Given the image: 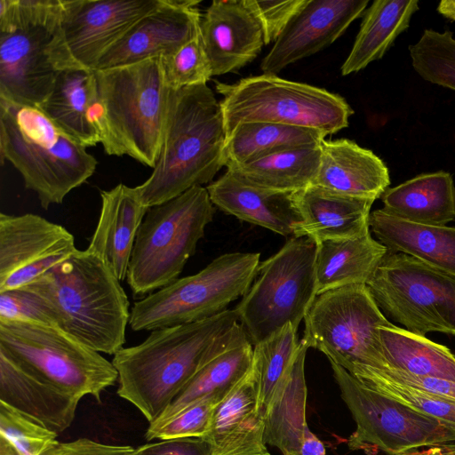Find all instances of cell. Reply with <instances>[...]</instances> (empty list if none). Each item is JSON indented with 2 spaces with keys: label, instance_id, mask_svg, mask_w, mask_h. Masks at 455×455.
<instances>
[{
  "label": "cell",
  "instance_id": "bcb514c9",
  "mask_svg": "<svg viewBox=\"0 0 455 455\" xmlns=\"http://www.w3.org/2000/svg\"><path fill=\"white\" fill-rule=\"evenodd\" d=\"M41 455H134V449L127 445H110L88 438L71 442H57Z\"/></svg>",
  "mask_w": 455,
  "mask_h": 455
},
{
  "label": "cell",
  "instance_id": "9a60e30c",
  "mask_svg": "<svg viewBox=\"0 0 455 455\" xmlns=\"http://www.w3.org/2000/svg\"><path fill=\"white\" fill-rule=\"evenodd\" d=\"M163 0H61L54 59L58 69L95 70L100 59Z\"/></svg>",
  "mask_w": 455,
  "mask_h": 455
},
{
  "label": "cell",
  "instance_id": "f907efd6",
  "mask_svg": "<svg viewBox=\"0 0 455 455\" xmlns=\"http://www.w3.org/2000/svg\"><path fill=\"white\" fill-rule=\"evenodd\" d=\"M0 455H20V453L6 437L0 435Z\"/></svg>",
  "mask_w": 455,
  "mask_h": 455
},
{
  "label": "cell",
  "instance_id": "e575fe53",
  "mask_svg": "<svg viewBox=\"0 0 455 455\" xmlns=\"http://www.w3.org/2000/svg\"><path fill=\"white\" fill-rule=\"evenodd\" d=\"M309 347L302 339L283 396L266 419V443L276 446L283 455H299L308 427L306 420L307 387L304 365Z\"/></svg>",
  "mask_w": 455,
  "mask_h": 455
},
{
  "label": "cell",
  "instance_id": "836d02e7",
  "mask_svg": "<svg viewBox=\"0 0 455 455\" xmlns=\"http://www.w3.org/2000/svg\"><path fill=\"white\" fill-rule=\"evenodd\" d=\"M326 136L318 130L280 124H239L227 138L225 166L246 164L287 148L320 144Z\"/></svg>",
  "mask_w": 455,
  "mask_h": 455
},
{
  "label": "cell",
  "instance_id": "9c48e42d",
  "mask_svg": "<svg viewBox=\"0 0 455 455\" xmlns=\"http://www.w3.org/2000/svg\"><path fill=\"white\" fill-rule=\"evenodd\" d=\"M0 353L38 380L81 400L118 380L112 362L57 326L0 321Z\"/></svg>",
  "mask_w": 455,
  "mask_h": 455
},
{
  "label": "cell",
  "instance_id": "c3c4849f",
  "mask_svg": "<svg viewBox=\"0 0 455 455\" xmlns=\"http://www.w3.org/2000/svg\"><path fill=\"white\" fill-rule=\"evenodd\" d=\"M403 455H455V443L413 451Z\"/></svg>",
  "mask_w": 455,
  "mask_h": 455
},
{
  "label": "cell",
  "instance_id": "5b68a950",
  "mask_svg": "<svg viewBox=\"0 0 455 455\" xmlns=\"http://www.w3.org/2000/svg\"><path fill=\"white\" fill-rule=\"evenodd\" d=\"M95 73L105 153L126 155L154 168L164 138L170 92L160 58Z\"/></svg>",
  "mask_w": 455,
  "mask_h": 455
},
{
  "label": "cell",
  "instance_id": "7bdbcfd3",
  "mask_svg": "<svg viewBox=\"0 0 455 455\" xmlns=\"http://www.w3.org/2000/svg\"><path fill=\"white\" fill-rule=\"evenodd\" d=\"M243 1L261 26L265 44L275 43L290 21L307 3V0Z\"/></svg>",
  "mask_w": 455,
  "mask_h": 455
},
{
  "label": "cell",
  "instance_id": "8fae6325",
  "mask_svg": "<svg viewBox=\"0 0 455 455\" xmlns=\"http://www.w3.org/2000/svg\"><path fill=\"white\" fill-rule=\"evenodd\" d=\"M316 244L308 238L289 239L259 263L257 275L235 310L254 346L283 326L296 330L317 296Z\"/></svg>",
  "mask_w": 455,
  "mask_h": 455
},
{
  "label": "cell",
  "instance_id": "4fadbf2b",
  "mask_svg": "<svg viewBox=\"0 0 455 455\" xmlns=\"http://www.w3.org/2000/svg\"><path fill=\"white\" fill-rule=\"evenodd\" d=\"M303 339L347 371L356 365L386 366L379 328L392 323L366 284H352L318 294L305 318Z\"/></svg>",
  "mask_w": 455,
  "mask_h": 455
},
{
  "label": "cell",
  "instance_id": "30bf717a",
  "mask_svg": "<svg viewBox=\"0 0 455 455\" xmlns=\"http://www.w3.org/2000/svg\"><path fill=\"white\" fill-rule=\"evenodd\" d=\"M259 259V252L225 253L198 273L145 296L131 309V329L152 331L201 322L226 311L251 286Z\"/></svg>",
  "mask_w": 455,
  "mask_h": 455
},
{
  "label": "cell",
  "instance_id": "484cf974",
  "mask_svg": "<svg viewBox=\"0 0 455 455\" xmlns=\"http://www.w3.org/2000/svg\"><path fill=\"white\" fill-rule=\"evenodd\" d=\"M369 226L388 252L410 255L455 275V227L407 221L383 208L371 212Z\"/></svg>",
  "mask_w": 455,
  "mask_h": 455
},
{
  "label": "cell",
  "instance_id": "8d00e7d4",
  "mask_svg": "<svg viewBox=\"0 0 455 455\" xmlns=\"http://www.w3.org/2000/svg\"><path fill=\"white\" fill-rule=\"evenodd\" d=\"M408 49L411 66L422 79L455 91V36L451 30L426 28Z\"/></svg>",
  "mask_w": 455,
  "mask_h": 455
},
{
  "label": "cell",
  "instance_id": "7402d4cb",
  "mask_svg": "<svg viewBox=\"0 0 455 455\" xmlns=\"http://www.w3.org/2000/svg\"><path fill=\"white\" fill-rule=\"evenodd\" d=\"M213 205L241 220L283 236H294L300 221L292 193L257 187L227 170L207 187Z\"/></svg>",
  "mask_w": 455,
  "mask_h": 455
},
{
  "label": "cell",
  "instance_id": "f1b7e54d",
  "mask_svg": "<svg viewBox=\"0 0 455 455\" xmlns=\"http://www.w3.org/2000/svg\"><path fill=\"white\" fill-rule=\"evenodd\" d=\"M387 249L371 231L364 235L316 243L315 271L317 295L352 284H366Z\"/></svg>",
  "mask_w": 455,
  "mask_h": 455
},
{
  "label": "cell",
  "instance_id": "f6af8a7d",
  "mask_svg": "<svg viewBox=\"0 0 455 455\" xmlns=\"http://www.w3.org/2000/svg\"><path fill=\"white\" fill-rule=\"evenodd\" d=\"M377 369L396 382L455 402V382L438 378L419 376L391 367Z\"/></svg>",
  "mask_w": 455,
  "mask_h": 455
},
{
  "label": "cell",
  "instance_id": "3957f363",
  "mask_svg": "<svg viewBox=\"0 0 455 455\" xmlns=\"http://www.w3.org/2000/svg\"><path fill=\"white\" fill-rule=\"evenodd\" d=\"M120 282L99 256L76 250L24 287L50 303L64 331L97 352L116 355L125 343L131 314Z\"/></svg>",
  "mask_w": 455,
  "mask_h": 455
},
{
  "label": "cell",
  "instance_id": "b9f144b4",
  "mask_svg": "<svg viewBox=\"0 0 455 455\" xmlns=\"http://www.w3.org/2000/svg\"><path fill=\"white\" fill-rule=\"evenodd\" d=\"M0 321L59 327V317L50 303L26 287L0 291Z\"/></svg>",
  "mask_w": 455,
  "mask_h": 455
},
{
  "label": "cell",
  "instance_id": "7dc6e473",
  "mask_svg": "<svg viewBox=\"0 0 455 455\" xmlns=\"http://www.w3.org/2000/svg\"><path fill=\"white\" fill-rule=\"evenodd\" d=\"M299 455H326L323 443L309 428L303 435Z\"/></svg>",
  "mask_w": 455,
  "mask_h": 455
},
{
  "label": "cell",
  "instance_id": "5bb4252c",
  "mask_svg": "<svg viewBox=\"0 0 455 455\" xmlns=\"http://www.w3.org/2000/svg\"><path fill=\"white\" fill-rule=\"evenodd\" d=\"M330 363L356 424L348 441L351 449L376 448L387 455H403L455 443V427L368 387L343 367Z\"/></svg>",
  "mask_w": 455,
  "mask_h": 455
},
{
  "label": "cell",
  "instance_id": "681fc988",
  "mask_svg": "<svg viewBox=\"0 0 455 455\" xmlns=\"http://www.w3.org/2000/svg\"><path fill=\"white\" fill-rule=\"evenodd\" d=\"M437 12L455 22V0H443L437 5Z\"/></svg>",
  "mask_w": 455,
  "mask_h": 455
},
{
  "label": "cell",
  "instance_id": "44dd1931",
  "mask_svg": "<svg viewBox=\"0 0 455 455\" xmlns=\"http://www.w3.org/2000/svg\"><path fill=\"white\" fill-rule=\"evenodd\" d=\"M291 196L300 219L295 238L307 237L316 244L355 238L370 232L374 200L346 196L313 184Z\"/></svg>",
  "mask_w": 455,
  "mask_h": 455
},
{
  "label": "cell",
  "instance_id": "277c9868",
  "mask_svg": "<svg viewBox=\"0 0 455 455\" xmlns=\"http://www.w3.org/2000/svg\"><path fill=\"white\" fill-rule=\"evenodd\" d=\"M0 158L10 162L42 208L60 204L95 172L97 160L40 109L0 98Z\"/></svg>",
  "mask_w": 455,
  "mask_h": 455
},
{
  "label": "cell",
  "instance_id": "4316f807",
  "mask_svg": "<svg viewBox=\"0 0 455 455\" xmlns=\"http://www.w3.org/2000/svg\"><path fill=\"white\" fill-rule=\"evenodd\" d=\"M380 198L386 212L407 221L429 226L455 221V184L448 172L417 175L388 188Z\"/></svg>",
  "mask_w": 455,
  "mask_h": 455
},
{
  "label": "cell",
  "instance_id": "2e32d148",
  "mask_svg": "<svg viewBox=\"0 0 455 455\" xmlns=\"http://www.w3.org/2000/svg\"><path fill=\"white\" fill-rule=\"evenodd\" d=\"M77 249L63 226L37 214L0 213V291L27 286Z\"/></svg>",
  "mask_w": 455,
  "mask_h": 455
},
{
  "label": "cell",
  "instance_id": "d6a6232c",
  "mask_svg": "<svg viewBox=\"0 0 455 455\" xmlns=\"http://www.w3.org/2000/svg\"><path fill=\"white\" fill-rule=\"evenodd\" d=\"M320 144L283 149L227 170L257 187L294 193L315 180L321 160Z\"/></svg>",
  "mask_w": 455,
  "mask_h": 455
},
{
  "label": "cell",
  "instance_id": "1f68e13d",
  "mask_svg": "<svg viewBox=\"0 0 455 455\" xmlns=\"http://www.w3.org/2000/svg\"><path fill=\"white\" fill-rule=\"evenodd\" d=\"M379 333L385 367L455 382V355L447 347L393 323Z\"/></svg>",
  "mask_w": 455,
  "mask_h": 455
},
{
  "label": "cell",
  "instance_id": "d590c367",
  "mask_svg": "<svg viewBox=\"0 0 455 455\" xmlns=\"http://www.w3.org/2000/svg\"><path fill=\"white\" fill-rule=\"evenodd\" d=\"M299 343L297 330L288 323L253 346L252 363L258 377L259 409L265 420L286 388Z\"/></svg>",
  "mask_w": 455,
  "mask_h": 455
},
{
  "label": "cell",
  "instance_id": "74e56055",
  "mask_svg": "<svg viewBox=\"0 0 455 455\" xmlns=\"http://www.w3.org/2000/svg\"><path fill=\"white\" fill-rule=\"evenodd\" d=\"M348 372L368 387L455 427V402L396 382L375 367L356 365Z\"/></svg>",
  "mask_w": 455,
  "mask_h": 455
},
{
  "label": "cell",
  "instance_id": "6da1fadb",
  "mask_svg": "<svg viewBox=\"0 0 455 455\" xmlns=\"http://www.w3.org/2000/svg\"><path fill=\"white\" fill-rule=\"evenodd\" d=\"M243 331L235 309L201 322L152 331L140 344L114 355L117 394L150 423L207 362Z\"/></svg>",
  "mask_w": 455,
  "mask_h": 455
},
{
  "label": "cell",
  "instance_id": "ac0fdd59",
  "mask_svg": "<svg viewBox=\"0 0 455 455\" xmlns=\"http://www.w3.org/2000/svg\"><path fill=\"white\" fill-rule=\"evenodd\" d=\"M368 0H307L263 58V74L277 75L336 41L360 17Z\"/></svg>",
  "mask_w": 455,
  "mask_h": 455
},
{
  "label": "cell",
  "instance_id": "8992f818",
  "mask_svg": "<svg viewBox=\"0 0 455 455\" xmlns=\"http://www.w3.org/2000/svg\"><path fill=\"white\" fill-rule=\"evenodd\" d=\"M61 0L0 1V98L37 108L60 72Z\"/></svg>",
  "mask_w": 455,
  "mask_h": 455
},
{
  "label": "cell",
  "instance_id": "cb8c5ba5",
  "mask_svg": "<svg viewBox=\"0 0 455 455\" xmlns=\"http://www.w3.org/2000/svg\"><path fill=\"white\" fill-rule=\"evenodd\" d=\"M101 207L94 233L86 249L102 259L122 282L126 280L138 230L149 207L135 187L123 183L100 192Z\"/></svg>",
  "mask_w": 455,
  "mask_h": 455
},
{
  "label": "cell",
  "instance_id": "ab89813d",
  "mask_svg": "<svg viewBox=\"0 0 455 455\" xmlns=\"http://www.w3.org/2000/svg\"><path fill=\"white\" fill-rule=\"evenodd\" d=\"M0 435L13 444L20 455H41L58 442L59 434L0 401Z\"/></svg>",
  "mask_w": 455,
  "mask_h": 455
},
{
  "label": "cell",
  "instance_id": "e0dca14e",
  "mask_svg": "<svg viewBox=\"0 0 455 455\" xmlns=\"http://www.w3.org/2000/svg\"><path fill=\"white\" fill-rule=\"evenodd\" d=\"M195 0H163L140 19L100 59L95 70L161 58L200 34L201 14Z\"/></svg>",
  "mask_w": 455,
  "mask_h": 455
},
{
  "label": "cell",
  "instance_id": "d4e9b609",
  "mask_svg": "<svg viewBox=\"0 0 455 455\" xmlns=\"http://www.w3.org/2000/svg\"><path fill=\"white\" fill-rule=\"evenodd\" d=\"M312 184L346 196L376 200L389 188L386 164L371 150L347 139L323 140Z\"/></svg>",
  "mask_w": 455,
  "mask_h": 455
},
{
  "label": "cell",
  "instance_id": "d6986e66",
  "mask_svg": "<svg viewBox=\"0 0 455 455\" xmlns=\"http://www.w3.org/2000/svg\"><path fill=\"white\" fill-rule=\"evenodd\" d=\"M202 438L210 444L212 455H270L266 446V420L259 409L253 363L215 405Z\"/></svg>",
  "mask_w": 455,
  "mask_h": 455
},
{
  "label": "cell",
  "instance_id": "60d3db41",
  "mask_svg": "<svg viewBox=\"0 0 455 455\" xmlns=\"http://www.w3.org/2000/svg\"><path fill=\"white\" fill-rule=\"evenodd\" d=\"M220 400L221 399L207 397L161 424L149 423L145 439L152 441L203 437L208 430L213 409Z\"/></svg>",
  "mask_w": 455,
  "mask_h": 455
},
{
  "label": "cell",
  "instance_id": "f546056e",
  "mask_svg": "<svg viewBox=\"0 0 455 455\" xmlns=\"http://www.w3.org/2000/svg\"><path fill=\"white\" fill-rule=\"evenodd\" d=\"M418 0H376L363 13L360 29L341 66L342 76L356 73L381 59L410 26Z\"/></svg>",
  "mask_w": 455,
  "mask_h": 455
},
{
  "label": "cell",
  "instance_id": "7c38bea8",
  "mask_svg": "<svg viewBox=\"0 0 455 455\" xmlns=\"http://www.w3.org/2000/svg\"><path fill=\"white\" fill-rule=\"evenodd\" d=\"M366 285L384 315L407 331L455 336V275L387 251Z\"/></svg>",
  "mask_w": 455,
  "mask_h": 455
},
{
  "label": "cell",
  "instance_id": "ba28073f",
  "mask_svg": "<svg viewBox=\"0 0 455 455\" xmlns=\"http://www.w3.org/2000/svg\"><path fill=\"white\" fill-rule=\"evenodd\" d=\"M221 95L226 137L241 124L265 122L334 134L349 124L354 110L338 93L277 75L248 76L233 84L215 81Z\"/></svg>",
  "mask_w": 455,
  "mask_h": 455
},
{
  "label": "cell",
  "instance_id": "7a4b0ae2",
  "mask_svg": "<svg viewBox=\"0 0 455 455\" xmlns=\"http://www.w3.org/2000/svg\"><path fill=\"white\" fill-rule=\"evenodd\" d=\"M226 131L220 101L206 84L170 89L160 153L136 191L148 207L211 182L225 166Z\"/></svg>",
  "mask_w": 455,
  "mask_h": 455
},
{
  "label": "cell",
  "instance_id": "ee69618b",
  "mask_svg": "<svg viewBox=\"0 0 455 455\" xmlns=\"http://www.w3.org/2000/svg\"><path fill=\"white\" fill-rule=\"evenodd\" d=\"M134 455H212L202 437H183L148 443L134 449Z\"/></svg>",
  "mask_w": 455,
  "mask_h": 455
},
{
  "label": "cell",
  "instance_id": "603a6c76",
  "mask_svg": "<svg viewBox=\"0 0 455 455\" xmlns=\"http://www.w3.org/2000/svg\"><path fill=\"white\" fill-rule=\"evenodd\" d=\"M37 108L80 145L100 143L101 108L95 70H60L52 92Z\"/></svg>",
  "mask_w": 455,
  "mask_h": 455
},
{
  "label": "cell",
  "instance_id": "52a82bcc",
  "mask_svg": "<svg viewBox=\"0 0 455 455\" xmlns=\"http://www.w3.org/2000/svg\"><path fill=\"white\" fill-rule=\"evenodd\" d=\"M214 212L203 186L148 209L128 267L126 281L133 294H151L179 279Z\"/></svg>",
  "mask_w": 455,
  "mask_h": 455
},
{
  "label": "cell",
  "instance_id": "83f0119b",
  "mask_svg": "<svg viewBox=\"0 0 455 455\" xmlns=\"http://www.w3.org/2000/svg\"><path fill=\"white\" fill-rule=\"evenodd\" d=\"M0 401L60 434L72 424L80 400L32 377L0 353Z\"/></svg>",
  "mask_w": 455,
  "mask_h": 455
},
{
  "label": "cell",
  "instance_id": "f35d334b",
  "mask_svg": "<svg viewBox=\"0 0 455 455\" xmlns=\"http://www.w3.org/2000/svg\"><path fill=\"white\" fill-rule=\"evenodd\" d=\"M160 60L165 83L172 90L206 84L213 76L200 34Z\"/></svg>",
  "mask_w": 455,
  "mask_h": 455
},
{
  "label": "cell",
  "instance_id": "816d5d0a",
  "mask_svg": "<svg viewBox=\"0 0 455 455\" xmlns=\"http://www.w3.org/2000/svg\"><path fill=\"white\" fill-rule=\"evenodd\" d=\"M271 455V454H270Z\"/></svg>",
  "mask_w": 455,
  "mask_h": 455
},
{
  "label": "cell",
  "instance_id": "4dcf8cb0",
  "mask_svg": "<svg viewBox=\"0 0 455 455\" xmlns=\"http://www.w3.org/2000/svg\"><path fill=\"white\" fill-rule=\"evenodd\" d=\"M252 359L253 345L244 331L227 348L207 362L168 408L150 423L161 424L204 398L222 399L250 371Z\"/></svg>",
  "mask_w": 455,
  "mask_h": 455
},
{
  "label": "cell",
  "instance_id": "ffe728a7",
  "mask_svg": "<svg viewBox=\"0 0 455 455\" xmlns=\"http://www.w3.org/2000/svg\"><path fill=\"white\" fill-rule=\"evenodd\" d=\"M200 37L213 76L243 68L265 44L261 26L243 0L212 1L201 18Z\"/></svg>",
  "mask_w": 455,
  "mask_h": 455
}]
</instances>
